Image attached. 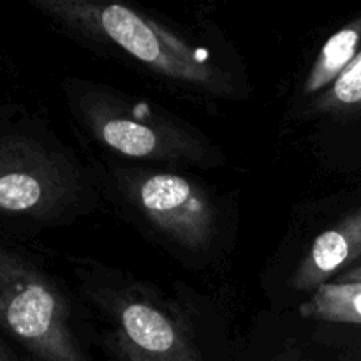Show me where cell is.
Instances as JSON below:
<instances>
[{
  "label": "cell",
  "instance_id": "9",
  "mask_svg": "<svg viewBox=\"0 0 361 361\" xmlns=\"http://www.w3.org/2000/svg\"><path fill=\"white\" fill-rule=\"evenodd\" d=\"M305 319L338 324H361V284L328 282L300 307Z\"/></svg>",
  "mask_w": 361,
  "mask_h": 361
},
{
  "label": "cell",
  "instance_id": "7",
  "mask_svg": "<svg viewBox=\"0 0 361 361\" xmlns=\"http://www.w3.org/2000/svg\"><path fill=\"white\" fill-rule=\"evenodd\" d=\"M360 256L361 208L345 215L334 228L317 236L307 256L289 279V286L298 291H316Z\"/></svg>",
  "mask_w": 361,
  "mask_h": 361
},
{
  "label": "cell",
  "instance_id": "3",
  "mask_svg": "<svg viewBox=\"0 0 361 361\" xmlns=\"http://www.w3.org/2000/svg\"><path fill=\"white\" fill-rule=\"evenodd\" d=\"M80 104L90 133L116 154L161 161L203 157V148L189 133L150 113L147 106L127 104L102 94L83 95Z\"/></svg>",
  "mask_w": 361,
  "mask_h": 361
},
{
  "label": "cell",
  "instance_id": "5",
  "mask_svg": "<svg viewBox=\"0 0 361 361\" xmlns=\"http://www.w3.org/2000/svg\"><path fill=\"white\" fill-rule=\"evenodd\" d=\"M130 196L161 231L187 249H203L215 233V212L200 185L173 173H150L130 182Z\"/></svg>",
  "mask_w": 361,
  "mask_h": 361
},
{
  "label": "cell",
  "instance_id": "12",
  "mask_svg": "<svg viewBox=\"0 0 361 361\" xmlns=\"http://www.w3.org/2000/svg\"><path fill=\"white\" fill-rule=\"evenodd\" d=\"M0 361H18L16 356L11 353V349L7 348L2 338H0Z\"/></svg>",
  "mask_w": 361,
  "mask_h": 361
},
{
  "label": "cell",
  "instance_id": "10",
  "mask_svg": "<svg viewBox=\"0 0 361 361\" xmlns=\"http://www.w3.org/2000/svg\"><path fill=\"white\" fill-rule=\"evenodd\" d=\"M323 115H351L361 111V49L342 76L314 101Z\"/></svg>",
  "mask_w": 361,
  "mask_h": 361
},
{
  "label": "cell",
  "instance_id": "8",
  "mask_svg": "<svg viewBox=\"0 0 361 361\" xmlns=\"http://www.w3.org/2000/svg\"><path fill=\"white\" fill-rule=\"evenodd\" d=\"M360 44L361 18L345 25L324 42L309 76H307L303 92L312 95L317 92L328 90L356 59V55L360 53Z\"/></svg>",
  "mask_w": 361,
  "mask_h": 361
},
{
  "label": "cell",
  "instance_id": "6",
  "mask_svg": "<svg viewBox=\"0 0 361 361\" xmlns=\"http://www.w3.org/2000/svg\"><path fill=\"white\" fill-rule=\"evenodd\" d=\"M113 342L126 361H201L185 326L148 300L116 303Z\"/></svg>",
  "mask_w": 361,
  "mask_h": 361
},
{
  "label": "cell",
  "instance_id": "2",
  "mask_svg": "<svg viewBox=\"0 0 361 361\" xmlns=\"http://www.w3.org/2000/svg\"><path fill=\"white\" fill-rule=\"evenodd\" d=\"M0 328L42 361H88L56 286L0 242Z\"/></svg>",
  "mask_w": 361,
  "mask_h": 361
},
{
  "label": "cell",
  "instance_id": "11",
  "mask_svg": "<svg viewBox=\"0 0 361 361\" xmlns=\"http://www.w3.org/2000/svg\"><path fill=\"white\" fill-rule=\"evenodd\" d=\"M334 282H338V284H361V267L344 271Z\"/></svg>",
  "mask_w": 361,
  "mask_h": 361
},
{
  "label": "cell",
  "instance_id": "1",
  "mask_svg": "<svg viewBox=\"0 0 361 361\" xmlns=\"http://www.w3.org/2000/svg\"><path fill=\"white\" fill-rule=\"evenodd\" d=\"M32 6L73 30L118 46L162 76L215 94L231 87L228 74L207 53L130 7L92 0H32Z\"/></svg>",
  "mask_w": 361,
  "mask_h": 361
},
{
  "label": "cell",
  "instance_id": "4",
  "mask_svg": "<svg viewBox=\"0 0 361 361\" xmlns=\"http://www.w3.org/2000/svg\"><path fill=\"white\" fill-rule=\"evenodd\" d=\"M66 164L44 145L16 133H0V215L48 217L73 192Z\"/></svg>",
  "mask_w": 361,
  "mask_h": 361
}]
</instances>
